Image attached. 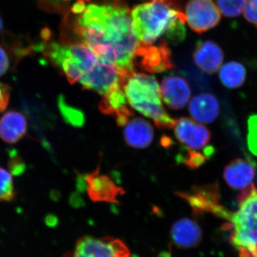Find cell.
I'll return each mask as SVG.
<instances>
[{
	"mask_svg": "<svg viewBox=\"0 0 257 257\" xmlns=\"http://www.w3.org/2000/svg\"><path fill=\"white\" fill-rule=\"evenodd\" d=\"M76 19L74 32L98 58L115 66L124 77L135 72L140 41L134 32L132 12L119 0L87 4Z\"/></svg>",
	"mask_w": 257,
	"mask_h": 257,
	"instance_id": "6da1fadb",
	"label": "cell"
},
{
	"mask_svg": "<svg viewBox=\"0 0 257 257\" xmlns=\"http://www.w3.org/2000/svg\"><path fill=\"white\" fill-rule=\"evenodd\" d=\"M134 32L145 45L162 42L178 44L186 36L185 13L174 0H152L134 8L132 12Z\"/></svg>",
	"mask_w": 257,
	"mask_h": 257,
	"instance_id": "7a4b0ae2",
	"label": "cell"
},
{
	"mask_svg": "<svg viewBox=\"0 0 257 257\" xmlns=\"http://www.w3.org/2000/svg\"><path fill=\"white\" fill-rule=\"evenodd\" d=\"M122 89L130 105L153 120L157 127L172 125L173 118L162 106L160 85L153 76L133 72L124 79Z\"/></svg>",
	"mask_w": 257,
	"mask_h": 257,
	"instance_id": "3957f363",
	"label": "cell"
},
{
	"mask_svg": "<svg viewBox=\"0 0 257 257\" xmlns=\"http://www.w3.org/2000/svg\"><path fill=\"white\" fill-rule=\"evenodd\" d=\"M239 209L229 221L230 243L239 257H257V190L250 184L237 198Z\"/></svg>",
	"mask_w": 257,
	"mask_h": 257,
	"instance_id": "277c9868",
	"label": "cell"
},
{
	"mask_svg": "<svg viewBox=\"0 0 257 257\" xmlns=\"http://www.w3.org/2000/svg\"><path fill=\"white\" fill-rule=\"evenodd\" d=\"M63 257H131V253L121 240L111 236L98 239L84 236L76 243L74 252Z\"/></svg>",
	"mask_w": 257,
	"mask_h": 257,
	"instance_id": "5b68a950",
	"label": "cell"
},
{
	"mask_svg": "<svg viewBox=\"0 0 257 257\" xmlns=\"http://www.w3.org/2000/svg\"><path fill=\"white\" fill-rule=\"evenodd\" d=\"M176 194L187 201L195 214L209 211L228 221L231 215V212L219 204V187L216 183L194 187L190 192H177Z\"/></svg>",
	"mask_w": 257,
	"mask_h": 257,
	"instance_id": "8992f818",
	"label": "cell"
},
{
	"mask_svg": "<svg viewBox=\"0 0 257 257\" xmlns=\"http://www.w3.org/2000/svg\"><path fill=\"white\" fill-rule=\"evenodd\" d=\"M126 79L115 66L99 59V62L89 73L79 81L84 89L94 91L103 96L116 88L122 87Z\"/></svg>",
	"mask_w": 257,
	"mask_h": 257,
	"instance_id": "52a82bcc",
	"label": "cell"
},
{
	"mask_svg": "<svg viewBox=\"0 0 257 257\" xmlns=\"http://www.w3.org/2000/svg\"><path fill=\"white\" fill-rule=\"evenodd\" d=\"M221 13L213 0H190L185 8L187 23L198 34L215 28L221 20Z\"/></svg>",
	"mask_w": 257,
	"mask_h": 257,
	"instance_id": "ba28073f",
	"label": "cell"
},
{
	"mask_svg": "<svg viewBox=\"0 0 257 257\" xmlns=\"http://www.w3.org/2000/svg\"><path fill=\"white\" fill-rule=\"evenodd\" d=\"M136 57L140 58V67L150 73H162L172 70L175 67L172 61V53L167 43L161 42L160 45H145L140 42Z\"/></svg>",
	"mask_w": 257,
	"mask_h": 257,
	"instance_id": "9c48e42d",
	"label": "cell"
},
{
	"mask_svg": "<svg viewBox=\"0 0 257 257\" xmlns=\"http://www.w3.org/2000/svg\"><path fill=\"white\" fill-rule=\"evenodd\" d=\"M84 178L88 196L93 202L118 204L117 197L125 194L124 189L116 185L110 177L100 175L99 166L91 173L84 175Z\"/></svg>",
	"mask_w": 257,
	"mask_h": 257,
	"instance_id": "30bf717a",
	"label": "cell"
},
{
	"mask_svg": "<svg viewBox=\"0 0 257 257\" xmlns=\"http://www.w3.org/2000/svg\"><path fill=\"white\" fill-rule=\"evenodd\" d=\"M175 135L179 143L193 150H203L210 143V131L204 125L187 117H181L176 121Z\"/></svg>",
	"mask_w": 257,
	"mask_h": 257,
	"instance_id": "8fae6325",
	"label": "cell"
},
{
	"mask_svg": "<svg viewBox=\"0 0 257 257\" xmlns=\"http://www.w3.org/2000/svg\"><path fill=\"white\" fill-rule=\"evenodd\" d=\"M160 92L165 104L175 110H179L187 105L192 94L187 81L175 74L167 76L162 79Z\"/></svg>",
	"mask_w": 257,
	"mask_h": 257,
	"instance_id": "7c38bea8",
	"label": "cell"
},
{
	"mask_svg": "<svg viewBox=\"0 0 257 257\" xmlns=\"http://www.w3.org/2000/svg\"><path fill=\"white\" fill-rule=\"evenodd\" d=\"M224 52L216 42L199 41L193 52L194 63L208 74H214L221 68L224 61Z\"/></svg>",
	"mask_w": 257,
	"mask_h": 257,
	"instance_id": "4fadbf2b",
	"label": "cell"
},
{
	"mask_svg": "<svg viewBox=\"0 0 257 257\" xmlns=\"http://www.w3.org/2000/svg\"><path fill=\"white\" fill-rule=\"evenodd\" d=\"M121 88L113 89L103 96L99 108L103 114L115 116L118 126H124L131 119L134 113L127 105V99Z\"/></svg>",
	"mask_w": 257,
	"mask_h": 257,
	"instance_id": "5bb4252c",
	"label": "cell"
},
{
	"mask_svg": "<svg viewBox=\"0 0 257 257\" xmlns=\"http://www.w3.org/2000/svg\"><path fill=\"white\" fill-rule=\"evenodd\" d=\"M223 176L229 187L243 190L252 184L256 176V170L249 161L237 158L230 162L224 167Z\"/></svg>",
	"mask_w": 257,
	"mask_h": 257,
	"instance_id": "9a60e30c",
	"label": "cell"
},
{
	"mask_svg": "<svg viewBox=\"0 0 257 257\" xmlns=\"http://www.w3.org/2000/svg\"><path fill=\"white\" fill-rule=\"evenodd\" d=\"M170 234L172 243L179 248L199 246L203 236L199 225L189 218H182L175 221L172 225Z\"/></svg>",
	"mask_w": 257,
	"mask_h": 257,
	"instance_id": "2e32d148",
	"label": "cell"
},
{
	"mask_svg": "<svg viewBox=\"0 0 257 257\" xmlns=\"http://www.w3.org/2000/svg\"><path fill=\"white\" fill-rule=\"evenodd\" d=\"M189 111L197 122L210 124L219 116V101L210 93H201L192 98L189 103Z\"/></svg>",
	"mask_w": 257,
	"mask_h": 257,
	"instance_id": "e0dca14e",
	"label": "cell"
},
{
	"mask_svg": "<svg viewBox=\"0 0 257 257\" xmlns=\"http://www.w3.org/2000/svg\"><path fill=\"white\" fill-rule=\"evenodd\" d=\"M28 127V120L25 115L15 110L7 111L0 118V139L13 145L25 137Z\"/></svg>",
	"mask_w": 257,
	"mask_h": 257,
	"instance_id": "ac0fdd59",
	"label": "cell"
},
{
	"mask_svg": "<svg viewBox=\"0 0 257 257\" xmlns=\"http://www.w3.org/2000/svg\"><path fill=\"white\" fill-rule=\"evenodd\" d=\"M125 143L135 149H145L151 145L154 140V128L143 118H133L125 125L124 132Z\"/></svg>",
	"mask_w": 257,
	"mask_h": 257,
	"instance_id": "d6986e66",
	"label": "cell"
},
{
	"mask_svg": "<svg viewBox=\"0 0 257 257\" xmlns=\"http://www.w3.org/2000/svg\"><path fill=\"white\" fill-rule=\"evenodd\" d=\"M221 82L229 89L241 87L246 81V70L240 62H227L221 66L219 72Z\"/></svg>",
	"mask_w": 257,
	"mask_h": 257,
	"instance_id": "ffe728a7",
	"label": "cell"
},
{
	"mask_svg": "<svg viewBox=\"0 0 257 257\" xmlns=\"http://www.w3.org/2000/svg\"><path fill=\"white\" fill-rule=\"evenodd\" d=\"M57 104L63 119L67 124L75 127H80L84 124L85 116L84 113L80 109L69 104L63 95L59 96Z\"/></svg>",
	"mask_w": 257,
	"mask_h": 257,
	"instance_id": "44dd1931",
	"label": "cell"
},
{
	"mask_svg": "<svg viewBox=\"0 0 257 257\" xmlns=\"http://www.w3.org/2000/svg\"><path fill=\"white\" fill-rule=\"evenodd\" d=\"M209 157L205 153H201L187 147L181 148L176 157L177 163L182 164L190 170H197L206 163Z\"/></svg>",
	"mask_w": 257,
	"mask_h": 257,
	"instance_id": "7402d4cb",
	"label": "cell"
},
{
	"mask_svg": "<svg viewBox=\"0 0 257 257\" xmlns=\"http://www.w3.org/2000/svg\"><path fill=\"white\" fill-rule=\"evenodd\" d=\"M17 195L13 175L0 166V202H11Z\"/></svg>",
	"mask_w": 257,
	"mask_h": 257,
	"instance_id": "603a6c76",
	"label": "cell"
},
{
	"mask_svg": "<svg viewBox=\"0 0 257 257\" xmlns=\"http://www.w3.org/2000/svg\"><path fill=\"white\" fill-rule=\"evenodd\" d=\"M221 14L226 18H236L244 11L248 0H216Z\"/></svg>",
	"mask_w": 257,
	"mask_h": 257,
	"instance_id": "cb8c5ba5",
	"label": "cell"
},
{
	"mask_svg": "<svg viewBox=\"0 0 257 257\" xmlns=\"http://www.w3.org/2000/svg\"><path fill=\"white\" fill-rule=\"evenodd\" d=\"M248 146L250 151L257 156V115H251L248 120Z\"/></svg>",
	"mask_w": 257,
	"mask_h": 257,
	"instance_id": "d4e9b609",
	"label": "cell"
},
{
	"mask_svg": "<svg viewBox=\"0 0 257 257\" xmlns=\"http://www.w3.org/2000/svg\"><path fill=\"white\" fill-rule=\"evenodd\" d=\"M11 158L9 162V169L12 175L20 176L23 175L26 170V165L23 159L18 156L17 154L12 152Z\"/></svg>",
	"mask_w": 257,
	"mask_h": 257,
	"instance_id": "484cf974",
	"label": "cell"
},
{
	"mask_svg": "<svg viewBox=\"0 0 257 257\" xmlns=\"http://www.w3.org/2000/svg\"><path fill=\"white\" fill-rule=\"evenodd\" d=\"M243 15L246 21L257 28V0H248Z\"/></svg>",
	"mask_w": 257,
	"mask_h": 257,
	"instance_id": "4316f807",
	"label": "cell"
},
{
	"mask_svg": "<svg viewBox=\"0 0 257 257\" xmlns=\"http://www.w3.org/2000/svg\"><path fill=\"white\" fill-rule=\"evenodd\" d=\"M10 88L9 86L0 82V112L6 109L9 104Z\"/></svg>",
	"mask_w": 257,
	"mask_h": 257,
	"instance_id": "83f0119b",
	"label": "cell"
},
{
	"mask_svg": "<svg viewBox=\"0 0 257 257\" xmlns=\"http://www.w3.org/2000/svg\"><path fill=\"white\" fill-rule=\"evenodd\" d=\"M10 67L9 56L5 49L0 45V77L7 73Z\"/></svg>",
	"mask_w": 257,
	"mask_h": 257,
	"instance_id": "f1b7e54d",
	"label": "cell"
},
{
	"mask_svg": "<svg viewBox=\"0 0 257 257\" xmlns=\"http://www.w3.org/2000/svg\"><path fill=\"white\" fill-rule=\"evenodd\" d=\"M69 203L72 207L74 208H80L84 206V202L80 194L77 192L71 194L69 199Z\"/></svg>",
	"mask_w": 257,
	"mask_h": 257,
	"instance_id": "f546056e",
	"label": "cell"
},
{
	"mask_svg": "<svg viewBox=\"0 0 257 257\" xmlns=\"http://www.w3.org/2000/svg\"><path fill=\"white\" fill-rule=\"evenodd\" d=\"M45 223L49 227L55 228L57 226V224H58V217L53 214H47L45 218Z\"/></svg>",
	"mask_w": 257,
	"mask_h": 257,
	"instance_id": "4dcf8cb0",
	"label": "cell"
},
{
	"mask_svg": "<svg viewBox=\"0 0 257 257\" xmlns=\"http://www.w3.org/2000/svg\"><path fill=\"white\" fill-rule=\"evenodd\" d=\"M52 36V33L48 28L42 29L41 32H40V37L44 41H49Z\"/></svg>",
	"mask_w": 257,
	"mask_h": 257,
	"instance_id": "1f68e13d",
	"label": "cell"
},
{
	"mask_svg": "<svg viewBox=\"0 0 257 257\" xmlns=\"http://www.w3.org/2000/svg\"><path fill=\"white\" fill-rule=\"evenodd\" d=\"M172 144H173V142H172V139L168 138V137H165V138H162V145L166 148L172 146Z\"/></svg>",
	"mask_w": 257,
	"mask_h": 257,
	"instance_id": "d6a6232c",
	"label": "cell"
},
{
	"mask_svg": "<svg viewBox=\"0 0 257 257\" xmlns=\"http://www.w3.org/2000/svg\"><path fill=\"white\" fill-rule=\"evenodd\" d=\"M3 28V20H2L1 17H0V32H2Z\"/></svg>",
	"mask_w": 257,
	"mask_h": 257,
	"instance_id": "836d02e7",
	"label": "cell"
}]
</instances>
